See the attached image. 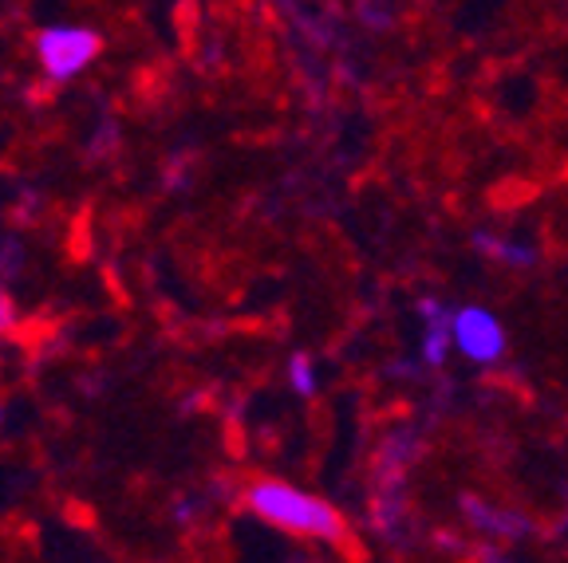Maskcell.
Here are the masks:
<instances>
[{"instance_id":"1","label":"cell","mask_w":568,"mask_h":563,"mask_svg":"<svg viewBox=\"0 0 568 563\" xmlns=\"http://www.w3.org/2000/svg\"><path fill=\"white\" fill-rule=\"evenodd\" d=\"M245 509L257 520L273 524L281 532H293L304 540H320V544L347 547L352 544V529L339 516V509L332 501L316 493H304L296 484L276 481V477H257L245 489Z\"/></svg>"},{"instance_id":"3","label":"cell","mask_w":568,"mask_h":563,"mask_svg":"<svg viewBox=\"0 0 568 563\" xmlns=\"http://www.w3.org/2000/svg\"><path fill=\"white\" fill-rule=\"evenodd\" d=\"M450 335L454 347L470 362H497L506 355V327L486 308H462L450 324Z\"/></svg>"},{"instance_id":"4","label":"cell","mask_w":568,"mask_h":563,"mask_svg":"<svg viewBox=\"0 0 568 563\" xmlns=\"http://www.w3.org/2000/svg\"><path fill=\"white\" fill-rule=\"evenodd\" d=\"M293 387L301 390V395H312V390H316V370H312L308 355H296L293 359Z\"/></svg>"},{"instance_id":"2","label":"cell","mask_w":568,"mask_h":563,"mask_svg":"<svg viewBox=\"0 0 568 563\" xmlns=\"http://www.w3.org/2000/svg\"><path fill=\"white\" fill-rule=\"evenodd\" d=\"M103 52V35L83 24H52L36 35V55L48 80L68 83Z\"/></svg>"},{"instance_id":"5","label":"cell","mask_w":568,"mask_h":563,"mask_svg":"<svg viewBox=\"0 0 568 563\" xmlns=\"http://www.w3.org/2000/svg\"><path fill=\"white\" fill-rule=\"evenodd\" d=\"M12 324V304H9V296H0V331Z\"/></svg>"}]
</instances>
